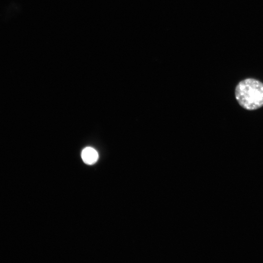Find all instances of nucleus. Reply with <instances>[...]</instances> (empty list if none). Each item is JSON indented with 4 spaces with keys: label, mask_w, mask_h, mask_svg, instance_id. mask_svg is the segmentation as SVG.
Here are the masks:
<instances>
[{
    "label": "nucleus",
    "mask_w": 263,
    "mask_h": 263,
    "mask_svg": "<svg viewBox=\"0 0 263 263\" xmlns=\"http://www.w3.org/2000/svg\"><path fill=\"white\" fill-rule=\"evenodd\" d=\"M235 95L244 109L257 110L263 106V83L254 78L244 79L236 86Z\"/></svg>",
    "instance_id": "f257e3e1"
},
{
    "label": "nucleus",
    "mask_w": 263,
    "mask_h": 263,
    "mask_svg": "<svg viewBox=\"0 0 263 263\" xmlns=\"http://www.w3.org/2000/svg\"><path fill=\"white\" fill-rule=\"evenodd\" d=\"M81 158L85 164L93 165L97 161L98 158V154L94 148L87 147L82 150Z\"/></svg>",
    "instance_id": "f03ea898"
}]
</instances>
